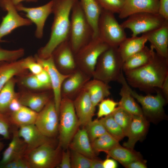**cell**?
<instances>
[{
    "label": "cell",
    "mask_w": 168,
    "mask_h": 168,
    "mask_svg": "<svg viewBox=\"0 0 168 168\" xmlns=\"http://www.w3.org/2000/svg\"><path fill=\"white\" fill-rule=\"evenodd\" d=\"M129 85L146 92L160 89L168 75V58L155 51L150 61L138 68L124 72Z\"/></svg>",
    "instance_id": "obj_1"
},
{
    "label": "cell",
    "mask_w": 168,
    "mask_h": 168,
    "mask_svg": "<svg viewBox=\"0 0 168 168\" xmlns=\"http://www.w3.org/2000/svg\"><path fill=\"white\" fill-rule=\"evenodd\" d=\"M78 0H58L53 1L54 20L49 39L38 51V56L46 58L51 55L56 48L62 42L68 40L70 17L72 8Z\"/></svg>",
    "instance_id": "obj_2"
},
{
    "label": "cell",
    "mask_w": 168,
    "mask_h": 168,
    "mask_svg": "<svg viewBox=\"0 0 168 168\" xmlns=\"http://www.w3.org/2000/svg\"><path fill=\"white\" fill-rule=\"evenodd\" d=\"M71 14L68 40L75 54L93 38V31L79 0L74 5Z\"/></svg>",
    "instance_id": "obj_3"
},
{
    "label": "cell",
    "mask_w": 168,
    "mask_h": 168,
    "mask_svg": "<svg viewBox=\"0 0 168 168\" xmlns=\"http://www.w3.org/2000/svg\"><path fill=\"white\" fill-rule=\"evenodd\" d=\"M123 63L118 47H110L98 58L92 78L107 84L118 81Z\"/></svg>",
    "instance_id": "obj_4"
},
{
    "label": "cell",
    "mask_w": 168,
    "mask_h": 168,
    "mask_svg": "<svg viewBox=\"0 0 168 168\" xmlns=\"http://www.w3.org/2000/svg\"><path fill=\"white\" fill-rule=\"evenodd\" d=\"M59 116V145L66 148L69 146L80 126L73 100L66 97L62 98Z\"/></svg>",
    "instance_id": "obj_5"
},
{
    "label": "cell",
    "mask_w": 168,
    "mask_h": 168,
    "mask_svg": "<svg viewBox=\"0 0 168 168\" xmlns=\"http://www.w3.org/2000/svg\"><path fill=\"white\" fill-rule=\"evenodd\" d=\"M110 47L98 37L92 38L74 54L77 68L92 78L98 58Z\"/></svg>",
    "instance_id": "obj_6"
},
{
    "label": "cell",
    "mask_w": 168,
    "mask_h": 168,
    "mask_svg": "<svg viewBox=\"0 0 168 168\" xmlns=\"http://www.w3.org/2000/svg\"><path fill=\"white\" fill-rule=\"evenodd\" d=\"M98 37L109 47H118L127 37L114 14L102 9L98 23Z\"/></svg>",
    "instance_id": "obj_7"
},
{
    "label": "cell",
    "mask_w": 168,
    "mask_h": 168,
    "mask_svg": "<svg viewBox=\"0 0 168 168\" xmlns=\"http://www.w3.org/2000/svg\"><path fill=\"white\" fill-rule=\"evenodd\" d=\"M167 21L158 13L141 12L130 16L120 24L124 29L130 30L134 37L157 29Z\"/></svg>",
    "instance_id": "obj_8"
},
{
    "label": "cell",
    "mask_w": 168,
    "mask_h": 168,
    "mask_svg": "<svg viewBox=\"0 0 168 168\" xmlns=\"http://www.w3.org/2000/svg\"><path fill=\"white\" fill-rule=\"evenodd\" d=\"M46 143L28 152L25 155L30 168H53L60 161V148Z\"/></svg>",
    "instance_id": "obj_9"
},
{
    "label": "cell",
    "mask_w": 168,
    "mask_h": 168,
    "mask_svg": "<svg viewBox=\"0 0 168 168\" xmlns=\"http://www.w3.org/2000/svg\"><path fill=\"white\" fill-rule=\"evenodd\" d=\"M59 115L54 100H50L39 112L34 124L44 135L52 138L58 132Z\"/></svg>",
    "instance_id": "obj_10"
},
{
    "label": "cell",
    "mask_w": 168,
    "mask_h": 168,
    "mask_svg": "<svg viewBox=\"0 0 168 168\" xmlns=\"http://www.w3.org/2000/svg\"><path fill=\"white\" fill-rule=\"evenodd\" d=\"M127 87L132 96L141 105L144 116L154 118H160L163 114V107L167 100L161 91L157 90L154 96H143L133 90L128 83Z\"/></svg>",
    "instance_id": "obj_11"
},
{
    "label": "cell",
    "mask_w": 168,
    "mask_h": 168,
    "mask_svg": "<svg viewBox=\"0 0 168 168\" xmlns=\"http://www.w3.org/2000/svg\"><path fill=\"white\" fill-rule=\"evenodd\" d=\"M0 6L7 12V15L2 18L0 25V42L3 37L16 29L29 26L32 24L28 19L24 18L18 14L15 6L10 0H0Z\"/></svg>",
    "instance_id": "obj_12"
},
{
    "label": "cell",
    "mask_w": 168,
    "mask_h": 168,
    "mask_svg": "<svg viewBox=\"0 0 168 168\" xmlns=\"http://www.w3.org/2000/svg\"><path fill=\"white\" fill-rule=\"evenodd\" d=\"M35 60L48 73L50 80L54 101L57 111L59 115V109L62 97L61 88L65 79L69 75H65L60 72L56 67L52 55L43 58L37 54L35 56Z\"/></svg>",
    "instance_id": "obj_13"
},
{
    "label": "cell",
    "mask_w": 168,
    "mask_h": 168,
    "mask_svg": "<svg viewBox=\"0 0 168 168\" xmlns=\"http://www.w3.org/2000/svg\"><path fill=\"white\" fill-rule=\"evenodd\" d=\"M53 6V2L51 0L44 5L36 7H26L21 3L15 6L18 11L25 12L27 18L35 25V36L40 39L43 35L45 21L49 16L52 13Z\"/></svg>",
    "instance_id": "obj_14"
},
{
    "label": "cell",
    "mask_w": 168,
    "mask_h": 168,
    "mask_svg": "<svg viewBox=\"0 0 168 168\" xmlns=\"http://www.w3.org/2000/svg\"><path fill=\"white\" fill-rule=\"evenodd\" d=\"M51 55L56 67L62 73L69 75L77 68L75 55L68 40L60 44Z\"/></svg>",
    "instance_id": "obj_15"
},
{
    "label": "cell",
    "mask_w": 168,
    "mask_h": 168,
    "mask_svg": "<svg viewBox=\"0 0 168 168\" xmlns=\"http://www.w3.org/2000/svg\"><path fill=\"white\" fill-rule=\"evenodd\" d=\"M91 78L77 68L64 80L61 88L62 98L66 97L72 100L74 98Z\"/></svg>",
    "instance_id": "obj_16"
},
{
    "label": "cell",
    "mask_w": 168,
    "mask_h": 168,
    "mask_svg": "<svg viewBox=\"0 0 168 168\" xmlns=\"http://www.w3.org/2000/svg\"><path fill=\"white\" fill-rule=\"evenodd\" d=\"M73 101L79 125L85 126L92 120L96 108L93 106L87 92L83 88Z\"/></svg>",
    "instance_id": "obj_17"
},
{
    "label": "cell",
    "mask_w": 168,
    "mask_h": 168,
    "mask_svg": "<svg viewBox=\"0 0 168 168\" xmlns=\"http://www.w3.org/2000/svg\"><path fill=\"white\" fill-rule=\"evenodd\" d=\"M159 0H124L119 14L121 19L141 12L158 13Z\"/></svg>",
    "instance_id": "obj_18"
},
{
    "label": "cell",
    "mask_w": 168,
    "mask_h": 168,
    "mask_svg": "<svg viewBox=\"0 0 168 168\" xmlns=\"http://www.w3.org/2000/svg\"><path fill=\"white\" fill-rule=\"evenodd\" d=\"M17 133L19 136L26 144V153L44 144H52L51 138L43 134L34 124L19 127Z\"/></svg>",
    "instance_id": "obj_19"
},
{
    "label": "cell",
    "mask_w": 168,
    "mask_h": 168,
    "mask_svg": "<svg viewBox=\"0 0 168 168\" xmlns=\"http://www.w3.org/2000/svg\"><path fill=\"white\" fill-rule=\"evenodd\" d=\"M143 34L157 54L168 58V21L161 26Z\"/></svg>",
    "instance_id": "obj_20"
},
{
    "label": "cell",
    "mask_w": 168,
    "mask_h": 168,
    "mask_svg": "<svg viewBox=\"0 0 168 168\" xmlns=\"http://www.w3.org/2000/svg\"><path fill=\"white\" fill-rule=\"evenodd\" d=\"M148 127V122L144 115H133L126 136L128 140L123 143L124 147L134 149L136 142L146 134Z\"/></svg>",
    "instance_id": "obj_21"
},
{
    "label": "cell",
    "mask_w": 168,
    "mask_h": 168,
    "mask_svg": "<svg viewBox=\"0 0 168 168\" xmlns=\"http://www.w3.org/2000/svg\"><path fill=\"white\" fill-rule=\"evenodd\" d=\"M118 82L122 85L119 93L121 99L118 102V106L124 109L133 115H143L141 108L136 102L128 89V83L123 71Z\"/></svg>",
    "instance_id": "obj_22"
},
{
    "label": "cell",
    "mask_w": 168,
    "mask_h": 168,
    "mask_svg": "<svg viewBox=\"0 0 168 168\" xmlns=\"http://www.w3.org/2000/svg\"><path fill=\"white\" fill-rule=\"evenodd\" d=\"M13 130L12 138L8 146L4 152L0 161L1 168L14 158L25 155L26 152L27 146L23 140L18 135L17 130Z\"/></svg>",
    "instance_id": "obj_23"
},
{
    "label": "cell",
    "mask_w": 168,
    "mask_h": 168,
    "mask_svg": "<svg viewBox=\"0 0 168 168\" xmlns=\"http://www.w3.org/2000/svg\"><path fill=\"white\" fill-rule=\"evenodd\" d=\"M110 88L108 84L93 78L88 81L83 88L95 108L100 102L110 95Z\"/></svg>",
    "instance_id": "obj_24"
},
{
    "label": "cell",
    "mask_w": 168,
    "mask_h": 168,
    "mask_svg": "<svg viewBox=\"0 0 168 168\" xmlns=\"http://www.w3.org/2000/svg\"><path fill=\"white\" fill-rule=\"evenodd\" d=\"M72 150L92 159L95 158L88 133L85 128L78 130L69 145Z\"/></svg>",
    "instance_id": "obj_25"
},
{
    "label": "cell",
    "mask_w": 168,
    "mask_h": 168,
    "mask_svg": "<svg viewBox=\"0 0 168 168\" xmlns=\"http://www.w3.org/2000/svg\"><path fill=\"white\" fill-rule=\"evenodd\" d=\"M147 41V37L144 34L140 36L126 37L118 47L123 63L128 58L143 49Z\"/></svg>",
    "instance_id": "obj_26"
},
{
    "label": "cell",
    "mask_w": 168,
    "mask_h": 168,
    "mask_svg": "<svg viewBox=\"0 0 168 168\" xmlns=\"http://www.w3.org/2000/svg\"><path fill=\"white\" fill-rule=\"evenodd\" d=\"M84 13L93 31V38L98 37V23L102 9L97 0H79Z\"/></svg>",
    "instance_id": "obj_27"
},
{
    "label": "cell",
    "mask_w": 168,
    "mask_h": 168,
    "mask_svg": "<svg viewBox=\"0 0 168 168\" xmlns=\"http://www.w3.org/2000/svg\"><path fill=\"white\" fill-rule=\"evenodd\" d=\"M154 50L145 46L142 50L132 55L123 63L122 70L124 72L140 68L147 63L151 60Z\"/></svg>",
    "instance_id": "obj_28"
},
{
    "label": "cell",
    "mask_w": 168,
    "mask_h": 168,
    "mask_svg": "<svg viewBox=\"0 0 168 168\" xmlns=\"http://www.w3.org/2000/svg\"><path fill=\"white\" fill-rule=\"evenodd\" d=\"M48 92L40 93H26L17 98L21 104L38 113L50 100Z\"/></svg>",
    "instance_id": "obj_29"
},
{
    "label": "cell",
    "mask_w": 168,
    "mask_h": 168,
    "mask_svg": "<svg viewBox=\"0 0 168 168\" xmlns=\"http://www.w3.org/2000/svg\"><path fill=\"white\" fill-rule=\"evenodd\" d=\"M106 153L108 157H111L119 162L125 167L132 161L142 159L141 154L124 147L119 144L116 145Z\"/></svg>",
    "instance_id": "obj_30"
},
{
    "label": "cell",
    "mask_w": 168,
    "mask_h": 168,
    "mask_svg": "<svg viewBox=\"0 0 168 168\" xmlns=\"http://www.w3.org/2000/svg\"><path fill=\"white\" fill-rule=\"evenodd\" d=\"M38 113L27 107L22 105L17 110L10 113L6 115L12 125L19 128L34 124Z\"/></svg>",
    "instance_id": "obj_31"
},
{
    "label": "cell",
    "mask_w": 168,
    "mask_h": 168,
    "mask_svg": "<svg viewBox=\"0 0 168 168\" xmlns=\"http://www.w3.org/2000/svg\"><path fill=\"white\" fill-rule=\"evenodd\" d=\"M0 91L5 85L15 75L25 70L21 60L12 62H0Z\"/></svg>",
    "instance_id": "obj_32"
},
{
    "label": "cell",
    "mask_w": 168,
    "mask_h": 168,
    "mask_svg": "<svg viewBox=\"0 0 168 168\" xmlns=\"http://www.w3.org/2000/svg\"><path fill=\"white\" fill-rule=\"evenodd\" d=\"M15 81L12 78L0 91V113L6 115L9 105L17 95L15 91Z\"/></svg>",
    "instance_id": "obj_33"
},
{
    "label": "cell",
    "mask_w": 168,
    "mask_h": 168,
    "mask_svg": "<svg viewBox=\"0 0 168 168\" xmlns=\"http://www.w3.org/2000/svg\"><path fill=\"white\" fill-rule=\"evenodd\" d=\"M119 144V141L108 133L102 135L91 142L92 148L96 154L100 152L106 153Z\"/></svg>",
    "instance_id": "obj_34"
},
{
    "label": "cell",
    "mask_w": 168,
    "mask_h": 168,
    "mask_svg": "<svg viewBox=\"0 0 168 168\" xmlns=\"http://www.w3.org/2000/svg\"><path fill=\"white\" fill-rule=\"evenodd\" d=\"M99 120L107 132L119 142L125 137L122 129L111 114L101 118Z\"/></svg>",
    "instance_id": "obj_35"
},
{
    "label": "cell",
    "mask_w": 168,
    "mask_h": 168,
    "mask_svg": "<svg viewBox=\"0 0 168 168\" xmlns=\"http://www.w3.org/2000/svg\"><path fill=\"white\" fill-rule=\"evenodd\" d=\"M111 114L115 121L122 128L125 137H126L133 115L124 109L118 106Z\"/></svg>",
    "instance_id": "obj_36"
},
{
    "label": "cell",
    "mask_w": 168,
    "mask_h": 168,
    "mask_svg": "<svg viewBox=\"0 0 168 168\" xmlns=\"http://www.w3.org/2000/svg\"><path fill=\"white\" fill-rule=\"evenodd\" d=\"M85 126L91 142L107 133L99 119L92 120Z\"/></svg>",
    "instance_id": "obj_37"
},
{
    "label": "cell",
    "mask_w": 168,
    "mask_h": 168,
    "mask_svg": "<svg viewBox=\"0 0 168 168\" xmlns=\"http://www.w3.org/2000/svg\"><path fill=\"white\" fill-rule=\"evenodd\" d=\"M98 118H101L111 114L118 105V102L112 99H105L98 104Z\"/></svg>",
    "instance_id": "obj_38"
},
{
    "label": "cell",
    "mask_w": 168,
    "mask_h": 168,
    "mask_svg": "<svg viewBox=\"0 0 168 168\" xmlns=\"http://www.w3.org/2000/svg\"><path fill=\"white\" fill-rule=\"evenodd\" d=\"M70 154L71 168H91V159L72 150Z\"/></svg>",
    "instance_id": "obj_39"
},
{
    "label": "cell",
    "mask_w": 168,
    "mask_h": 168,
    "mask_svg": "<svg viewBox=\"0 0 168 168\" xmlns=\"http://www.w3.org/2000/svg\"><path fill=\"white\" fill-rule=\"evenodd\" d=\"M24 53V50L23 49L9 50L3 49L0 46V62L16 61L22 57Z\"/></svg>",
    "instance_id": "obj_40"
},
{
    "label": "cell",
    "mask_w": 168,
    "mask_h": 168,
    "mask_svg": "<svg viewBox=\"0 0 168 168\" xmlns=\"http://www.w3.org/2000/svg\"><path fill=\"white\" fill-rule=\"evenodd\" d=\"M102 9L114 14H119L123 6L124 0H97Z\"/></svg>",
    "instance_id": "obj_41"
},
{
    "label": "cell",
    "mask_w": 168,
    "mask_h": 168,
    "mask_svg": "<svg viewBox=\"0 0 168 168\" xmlns=\"http://www.w3.org/2000/svg\"><path fill=\"white\" fill-rule=\"evenodd\" d=\"M21 63L25 69L29 70L32 74L36 75L43 69L42 66L35 60V58L29 56L21 59Z\"/></svg>",
    "instance_id": "obj_42"
},
{
    "label": "cell",
    "mask_w": 168,
    "mask_h": 168,
    "mask_svg": "<svg viewBox=\"0 0 168 168\" xmlns=\"http://www.w3.org/2000/svg\"><path fill=\"white\" fill-rule=\"evenodd\" d=\"M21 83L26 87L34 90L48 89L38 80L35 75L32 74L23 77Z\"/></svg>",
    "instance_id": "obj_43"
},
{
    "label": "cell",
    "mask_w": 168,
    "mask_h": 168,
    "mask_svg": "<svg viewBox=\"0 0 168 168\" xmlns=\"http://www.w3.org/2000/svg\"><path fill=\"white\" fill-rule=\"evenodd\" d=\"M1 168H30V167L25 155L14 158Z\"/></svg>",
    "instance_id": "obj_44"
},
{
    "label": "cell",
    "mask_w": 168,
    "mask_h": 168,
    "mask_svg": "<svg viewBox=\"0 0 168 168\" xmlns=\"http://www.w3.org/2000/svg\"><path fill=\"white\" fill-rule=\"evenodd\" d=\"M12 125L7 116L0 113V135L6 139H9Z\"/></svg>",
    "instance_id": "obj_45"
},
{
    "label": "cell",
    "mask_w": 168,
    "mask_h": 168,
    "mask_svg": "<svg viewBox=\"0 0 168 168\" xmlns=\"http://www.w3.org/2000/svg\"><path fill=\"white\" fill-rule=\"evenodd\" d=\"M39 81L48 89H51L50 80L47 72L44 68L39 73L35 75Z\"/></svg>",
    "instance_id": "obj_46"
},
{
    "label": "cell",
    "mask_w": 168,
    "mask_h": 168,
    "mask_svg": "<svg viewBox=\"0 0 168 168\" xmlns=\"http://www.w3.org/2000/svg\"><path fill=\"white\" fill-rule=\"evenodd\" d=\"M61 158L59 163L58 165L59 168H71V154L69 151L67 150L63 152Z\"/></svg>",
    "instance_id": "obj_47"
},
{
    "label": "cell",
    "mask_w": 168,
    "mask_h": 168,
    "mask_svg": "<svg viewBox=\"0 0 168 168\" xmlns=\"http://www.w3.org/2000/svg\"><path fill=\"white\" fill-rule=\"evenodd\" d=\"M158 13L168 21V0H159Z\"/></svg>",
    "instance_id": "obj_48"
},
{
    "label": "cell",
    "mask_w": 168,
    "mask_h": 168,
    "mask_svg": "<svg viewBox=\"0 0 168 168\" xmlns=\"http://www.w3.org/2000/svg\"><path fill=\"white\" fill-rule=\"evenodd\" d=\"M127 168H146V161L143 159L134 161L128 164L125 167Z\"/></svg>",
    "instance_id": "obj_49"
},
{
    "label": "cell",
    "mask_w": 168,
    "mask_h": 168,
    "mask_svg": "<svg viewBox=\"0 0 168 168\" xmlns=\"http://www.w3.org/2000/svg\"><path fill=\"white\" fill-rule=\"evenodd\" d=\"M22 105L19 101L17 96L11 102L9 106L8 113L6 115L10 113L17 110Z\"/></svg>",
    "instance_id": "obj_50"
},
{
    "label": "cell",
    "mask_w": 168,
    "mask_h": 168,
    "mask_svg": "<svg viewBox=\"0 0 168 168\" xmlns=\"http://www.w3.org/2000/svg\"><path fill=\"white\" fill-rule=\"evenodd\" d=\"M103 168H116L117 167V164L114 159L108 157L102 162Z\"/></svg>",
    "instance_id": "obj_51"
},
{
    "label": "cell",
    "mask_w": 168,
    "mask_h": 168,
    "mask_svg": "<svg viewBox=\"0 0 168 168\" xmlns=\"http://www.w3.org/2000/svg\"><path fill=\"white\" fill-rule=\"evenodd\" d=\"M166 100L168 99V75L165 77L160 89Z\"/></svg>",
    "instance_id": "obj_52"
},
{
    "label": "cell",
    "mask_w": 168,
    "mask_h": 168,
    "mask_svg": "<svg viewBox=\"0 0 168 168\" xmlns=\"http://www.w3.org/2000/svg\"><path fill=\"white\" fill-rule=\"evenodd\" d=\"M102 162L96 157L91 159V168H103Z\"/></svg>",
    "instance_id": "obj_53"
},
{
    "label": "cell",
    "mask_w": 168,
    "mask_h": 168,
    "mask_svg": "<svg viewBox=\"0 0 168 168\" xmlns=\"http://www.w3.org/2000/svg\"><path fill=\"white\" fill-rule=\"evenodd\" d=\"M12 3L15 6L20 4L23 1H26L28 2H36L39 0H10Z\"/></svg>",
    "instance_id": "obj_54"
},
{
    "label": "cell",
    "mask_w": 168,
    "mask_h": 168,
    "mask_svg": "<svg viewBox=\"0 0 168 168\" xmlns=\"http://www.w3.org/2000/svg\"><path fill=\"white\" fill-rule=\"evenodd\" d=\"M4 147V145L2 142L0 141V152L3 149Z\"/></svg>",
    "instance_id": "obj_55"
},
{
    "label": "cell",
    "mask_w": 168,
    "mask_h": 168,
    "mask_svg": "<svg viewBox=\"0 0 168 168\" xmlns=\"http://www.w3.org/2000/svg\"><path fill=\"white\" fill-rule=\"evenodd\" d=\"M53 1H56L58 0H52Z\"/></svg>",
    "instance_id": "obj_56"
}]
</instances>
